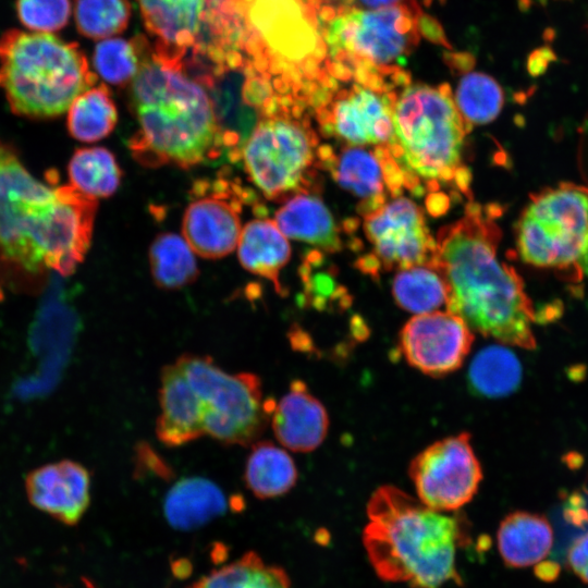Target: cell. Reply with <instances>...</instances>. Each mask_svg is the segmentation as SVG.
Wrapping results in <instances>:
<instances>
[{"mask_svg":"<svg viewBox=\"0 0 588 588\" xmlns=\"http://www.w3.org/2000/svg\"><path fill=\"white\" fill-rule=\"evenodd\" d=\"M490 212L469 203L462 219L439 231L432 265L448 286V311L483 336L532 350L531 305L514 269L498 258L500 234Z\"/></svg>","mask_w":588,"mask_h":588,"instance_id":"obj_1","label":"cell"},{"mask_svg":"<svg viewBox=\"0 0 588 588\" xmlns=\"http://www.w3.org/2000/svg\"><path fill=\"white\" fill-rule=\"evenodd\" d=\"M46 184L0 143V252L24 270L71 274L91 242L97 199Z\"/></svg>","mask_w":588,"mask_h":588,"instance_id":"obj_2","label":"cell"},{"mask_svg":"<svg viewBox=\"0 0 588 588\" xmlns=\"http://www.w3.org/2000/svg\"><path fill=\"white\" fill-rule=\"evenodd\" d=\"M363 544L376 575L411 588L462 584L457 551L470 538L467 523L425 505L394 486H382L368 500Z\"/></svg>","mask_w":588,"mask_h":588,"instance_id":"obj_3","label":"cell"},{"mask_svg":"<svg viewBox=\"0 0 588 588\" xmlns=\"http://www.w3.org/2000/svg\"><path fill=\"white\" fill-rule=\"evenodd\" d=\"M130 105L138 128L128 148L142 166L187 169L219 158L211 100L184 60L161 57L151 47L131 82Z\"/></svg>","mask_w":588,"mask_h":588,"instance_id":"obj_4","label":"cell"},{"mask_svg":"<svg viewBox=\"0 0 588 588\" xmlns=\"http://www.w3.org/2000/svg\"><path fill=\"white\" fill-rule=\"evenodd\" d=\"M468 130L449 87H405L395 98L385 144L404 186L415 192L422 182L432 188L454 182L466 191L469 174L462 167V151Z\"/></svg>","mask_w":588,"mask_h":588,"instance_id":"obj_5","label":"cell"},{"mask_svg":"<svg viewBox=\"0 0 588 588\" xmlns=\"http://www.w3.org/2000/svg\"><path fill=\"white\" fill-rule=\"evenodd\" d=\"M96 82L97 75L76 42L21 29L0 37V86L17 115L56 118Z\"/></svg>","mask_w":588,"mask_h":588,"instance_id":"obj_6","label":"cell"},{"mask_svg":"<svg viewBox=\"0 0 588 588\" xmlns=\"http://www.w3.org/2000/svg\"><path fill=\"white\" fill-rule=\"evenodd\" d=\"M305 105L297 98L286 100L257 123L243 146L245 172L269 200L314 191L321 146Z\"/></svg>","mask_w":588,"mask_h":588,"instance_id":"obj_7","label":"cell"},{"mask_svg":"<svg viewBox=\"0 0 588 588\" xmlns=\"http://www.w3.org/2000/svg\"><path fill=\"white\" fill-rule=\"evenodd\" d=\"M174 363L204 404L205 434L225 445L246 446L258 441L275 402L264 399L257 375L230 373L210 356L192 353Z\"/></svg>","mask_w":588,"mask_h":588,"instance_id":"obj_8","label":"cell"},{"mask_svg":"<svg viewBox=\"0 0 588 588\" xmlns=\"http://www.w3.org/2000/svg\"><path fill=\"white\" fill-rule=\"evenodd\" d=\"M418 12L415 0H408L340 13L324 28L331 58L362 62L366 70L401 64L418 42Z\"/></svg>","mask_w":588,"mask_h":588,"instance_id":"obj_9","label":"cell"},{"mask_svg":"<svg viewBox=\"0 0 588 588\" xmlns=\"http://www.w3.org/2000/svg\"><path fill=\"white\" fill-rule=\"evenodd\" d=\"M588 232V194L558 188L532 198L517 224V249L523 261L560 267L578 259Z\"/></svg>","mask_w":588,"mask_h":588,"instance_id":"obj_10","label":"cell"},{"mask_svg":"<svg viewBox=\"0 0 588 588\" xmlns=\"http://www.w3.org/2000/svg\"><path fill=\"white\" fill-rule=\"evenodd\" d=\"M408 473L418 499L430 509L448 513L469 503L482 480L468 432L443 438L424 449L412 460Z\"/></svg>","mask_w":588,"mask_h":588,"instance_id":"obj_11","label":"cell"},{"mask_svg":"<svg viewBox=\"0 0 588 588\" xmlns=\"http://www.w3.org/2000/svg\"><path fill=\"white\" fill-rule=\"evenodd\" d=\"M189 195L182 232L192 250L211 259L232 253L242 231L243 208L254 194L241 182L219 175L195 181Z\"/></svg>","mask_w":588,"mask_h":588,"instance_id":"obj_12","label":"cell"},{"mask_svg":"<svg viewBox=\"0 0 588 588\" xmlns=\"http://www.w3.org/2000/svg\"><path fill=\"white\" fill-rule=\"evenodd\" d=\"M364 229L373 245L365 268L406 269L432 264L436 240L429 232L421 209L405 197H397L365 216Z\"/></svg>","mask_w":588,"mask_h":588,"instance_id":"obj_13","label":"cell"},{"mask_svg":"<svg viewBox=\"0 0 588 588\" xmlns=\"http://www.w3.org/2000/svg\"><path fill=\"white\" fill-rule=\"evenodd\" d=\"M394 93L359 84L316 106L321 133L347 146L385 145L392 135Z\"/></svg>","mask_w":588,"mask_h":588,"instance_id":"obj_14","label":"cell"},{"mask_svg":"<svg viewBox=\"0 0 588 588\" xmlns=\"http://www.w3.org/2000/svg\"><path fill=\"white\" fill-rule=\"evenodd\" d=\"M400 351L420 372L442 377L456 371L468 355L474 333L450 311H431L411 318L400 333Z\"/></svg>","mask_w":588,"mask_h":588,"instance_id":"obj_15","label":"cell"},{"mask_svg":"<svg viewBox=\"0 0 588 588\" xmlns=\"http://www.w3.org/2000/svg\"><path fill=\"white\" fill-rule=\"evenodd\" d=\"M24 487L35 509L69 526L76 525L90 504V473L73 460L32 469L25 476Z\"/></svg>","mask_w":588,"mask_h":588,"instance_id":"obj_16","label":"cell"},{"mask_svg":"<svg viewBox=\"0 0 588 588\" xmlns=\"http://www.w3.org/2000/svg\"><path fill=\"white\" fill-rule=\"evenodd\" d=\"M385 145L367 150L362 146H347L335 155L330 147L320 148L321 166L328 169L336 183L359 198L358 211L364 216L387 203L389 188Z\"/></svg>","mask_w":588,"mask_h":588,"instance_id":"obj_17","label":"cell"},{"mask_svg":"<svg viewBox=\"0 0 588 588\" xmlns=\"http://www.w3.org/2000/svg\"><path fill=\"white\" fill-rule=\"evenodd\" d=\"M209 0H137L147 32L155 38L154 51L184 60L199 41Z\"/></svg>","mask_w":588,"mask_h":588,"instance_id":"obj_18","label":"cell"},{"mask_svg":"<svg viewBox=\"0 0 588 588\" xmlns=\"http://www.w3.org/2000/svg\"><path fill=\"white\" fill-rule=\"evenodd\" d=\"M159 405L156 436L167 446H181L205 434L204 404L175 363L161 370Z\"/></svg>","mask_w":588,"mask_h":588,"instance_id":"obj_19","label":"cell"},{"mask_svg":"<svg viewBox=\"0 0 588 588\" xmlns=\"http://www.w3.org/2000/svg\"><path fill=\"white\" fill-rule=\"evenodd\" d=\"M277 440L286 449L307 453L316 450L329 429V416L322 403L307 384L295 379L271 414Z\"/></svg>","mask_w":588,"mask_h":588,"instance_id":"obj_20","label":"cell"},{"mask_svg":"<svg viewBox=\"0 0 588 588\" xmlns=\"http://www.w3.org/2000/svg\"><path fill=\"white\" fill-rule=\"evenodd\" d=\"M243 502L228 501L222 489L204 477H187L176 481L167 492L163 514L176 530H194L223 515L229 507H242Z\"/></svg>","mask_w":588,"mask_h":588,"instance_id":"obj_21","label":"cell"},{"mask_svg":"<svg viewBox=\"0 0 588 588\" xmlns=\"http://www.w3.org/2000/svg\"><path fill=\"white\" fill-rule=\"evenodd\" d=\"M497 543L507 567L525 568L536 565L550 553L553 529L543 515L515 511L501 520Z\"/></svg>","mask_w":588,"mask_h":588,"instance_id":"obj_22","label":"cell"},{"mask_svg":"<svg viewBox=\"0 0 588 588\" xmlns=\"http://www.w3.org/2000/svg\"><path fill=\"white\" fill-rule=\"evenodd\" d=\"M274 222L289 238L328 253L341 249L340 229L323 201L313 193H301L285 200L275 212Z\"/></svg>","mask_w":588,"mask_h":588,"instance_id":"obj_23","label":"cell"},{"mask_svg":"<svg viewBox=\"0 0 588 588\" xmlns=\"http://www.w3.org/2000/svg\"><path fill=\"white\" fill-rule=\"evenodd\" d=\"M237 246L241 265L271 281L281 293L280 271L290 259L291 247L274 220L258 216L248 221L241 231Z\"/></svg>","mask_w":588,"mask_h":588,"instance_id":"obj_24","label":"cell"},{"mask_svg":"<svg viewBox=\"0 0 588 588\" xmlns=\"http://www.w3.org/2000/svg\"><path fill=\"white\" fill-rule=\"evenodd\" d=\"M244 481L258 499L284 495L297 481V468L291 455L270 441H256L246 460Z\"/></svg>","mask_w":588,"mask_h":588,"instance_id":"obj_25","label":"cell"},{"mask_svg":"<svg viewBox=\"0 0 588 588\" xmlns=\"http://www.w3.org/2000/svg\"><path fill=\"white\" fill-rule=\"evenodd\" d=\"M185 588H292V581L283 567L267 563L250 550Z\"/></svg>","mask_w":588,"mask_h":588,"instance_id":"obj_26","label":"cell"},{"mask_svg":"<svg viewBox=\"0 0 588 588\" xmlns=\"http://www.w3.org/2000/svg\"><path fill=\"white\" fill-rule=\"evenodd\" d=\"M522 376L520 362L513 351L503 345H489L473 358L467 379L471 392L499 399L516 391Z\"/></svg>","mask_w":588,"mask_h":588,"instance_id":"obj_27","label":"cell"},{"mask_svg":"<svg viewBox=\"0 0 588 588\" xmlns=\"http://www.w3.org/2000/svg\"><path fill=\"white\" fill-rule=\"evenodd\" d=\"M118 121V110L105 84L94 85L70 105L66 127L71 137L93 143L107 137Z\"/></svg>","mask_w":588,"mask_h":588,"instance_id":"obj_28","label":"cell"},{"mask_svg":"<svg viewBox=\"0 0 588 588\" xmlns=\"http://www.w3.org/2000/svg\"><path fill=\"white\" fill-rule=\"evenodd\" d=\"M70 185L93 197H109L120 186L122 170L114 155L103 147L77 149L68 166Z\"/></svg>","mask_w":588,"mask_h":588,"instance_id":"obj_29","label":"cell"},{"mask_svg":"<svg viewBox=\"0 0 588 588\" xmlns=\"http://www.w3.org/2000/svg\"><path fill=\"white\" fill-rule=\"evenodd\" d=\"M392 294L399 306L419 315L446 304L448 286L437 267L425 264L401 269L393 280Z\"/></svg>","mask_w":588,"mask_h":588,"instance_id":"obj_30","label":"cell"},{"mask_svg":"<svg viewBox=\"0 0 588 588\" xmlns=\"http://www.w3.org/2000/svg\"><path fill=\"white\" fill-rule=\"evenodd\" d=\"M149 266L159 287L176 290L191 284L198 268L187 242L174 233L159 234L149 248Z\"/></svg>","mask_w":588,"mask_h":588,"instance_id":"obj_31","label":"cell"},{"mask_svg":"<svg viewBox=\"0 0 588 588\" xmlns=\"http://www.w3.org/2000/svg\"><path fill=\"white\" fill-rule=\"evenodd\" d=\"M143 36L132 39L106 38L96 47L93 63L96 72L109 84L125 86L139 72L151 47Z\"/></svg>","mask_w":588,"mask_h":588,"instance_id":"obj_32","label":"cell"},{"mask_svg":"<svg viewBox=\"0 0 588 588\" xmlns=\"http://www.w3.org/2000/svg\"><path fill=\"white\" fill-rule=\"evenodd\" d=\"M454 102L468 126L485 124L499 115L504 93L491 76L471 72L461 78Z\"/></svg>","mask_w":588,"mask_h":588,"instance_id":"obj_33","label":"cell"},{"mask_svg":"<svg viewBox=\"0 0 588 588\" xmlns=\"http://www.w3.org/2000/svg\"><path fill=\"white\" fill-rule=\"evenodd\" d=\"M78 33L90 39H106L122 33L131 17L128 0H73Z\"/></svg>","mask_w":588,"mask_h":588,"instance_id":"obj_34","label":"cell"},{"mask_svg":"<svg viewBox=\"0 0 588 588\" xmlns=\"http://www.w3.org/2000/svg\"><path fill=\"white\" fill-rule=\"evenodd\" d=\"M71 0H16L20 22L30 32L52 34L66 26Z\"/></svg>","mask_w":588,"mask_h":588,"instance_id":"obj_35","label":"cell"},{"mask_svg":"<svg viewBox=\"0 0 588 588\" xmlns=\"http://www.w3.org/2000/svg\"><path fill=\"white\" fill-rule=\"evenodd\" d=\"M135 453V473L137 476L150 474L162 479L173 476L169 465L147 443H139Z\"/></svg>","mask_w":588,"mask_h":588,"instance_id":"obj_36","label":"cell"},{"mask_svg":"<svg viewBox=\"0 0 588 588\" xmlns=\"http://www.w3.org/2000/svg\"><path fill=\"white\" fill-rule=\"evenodd\" d=\"M567 567L588 584V531L575 538L567 549Z\"/></svg>","mask_w":588,"mask_h":588,"instance_id":"obj_37","label":"cell"},{"mask_svg":"<svg viewBox=\"0 0 588 588\" xmlns=\"http://www.w3.org/2000/svg\"><path fill=\"white\" fill-rule=\"evenodd\" d=\"M535 574L543 581H553L560 574V565L553 561L542 560L536 564Z\"/></svg>","mask_w":588,"mask_h":588,"instance_id":"obj_38","label":"cell"},{"mask_svg":"<svg viewBox=\"0 0 588 588\" xmlns=\"http://www.w3.org/2000/svg\"><path fill=\"white\" fill-rule=\"evenodd\" d=\"M406 1L408 0H357V2L366 9H378Z\"/></svg>","mask_w":588,"mask_h":588,"instance_id":"obj_39","label":"cell"},{"mask_svg":"<svg viewBox=\"0 0 588 588\" xmlns=\"http://www.w3.org/2000/svg\"><path fill=\"white\" fill-rule=\"evenodd\" d=\"M579 264L581 266L583 271L588 277V232L585 236V240L583 242L579 256H578Z\"/></svg>","mask_w":588,"mask_h":588,"instance_id":"obj_40","label":"cell"}]
</instances>
